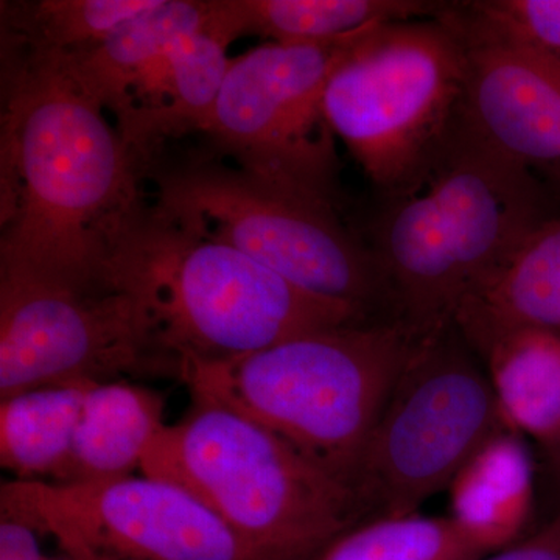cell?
<instances>
[{
  "label": "cell",
  "mask_w": 560,
  "mask_h": 560,
  "mask_svg": "<svg viewBox=\"0 0 560 560\" xmlns=\"http://www.w3.org/2000/svg\"><path fill=\"white\" fill-rule=\"evenodd\" d=\"M143 165L60 55L2 35L0 272L102 290Z\"/></svg>",
  "instance_id": "1"
},
{
  "label": "cell",
  "mask_w": 560,
  "mask_h": 560,
  "mask_svg": "<svg viewBox=\"0 0 560 560\" xmlns=\"http://www.w3.org/2000/svg\"><path fill=\"white\" fill-rule=\"evenodd\" d=\"M552 195L456 125L427 175L386 200L371 231L393 319L419 340L451 329L464 302L556 217Z\"/></svg>",
  "instance_id": "2"
},
{
  "label": "cell",
  "mask_w": 560,
  "mask_h": 560,
  "mask_svg": "<svg viewBox=\"0 0 560 560\" xmlns=\"http://www.w3.org/2000/svg\"><path fill=\"white\" fill-rule=\"evenodd\" d=\"M105 285L138 305L151 337L176 363L226 360L360 320L313 296L228 243L140 206L114 245Z\"/></svg>",
  "instance_id": "3"
},
{
  "label": "cell",
  "mask_w": 560,
  "mask_h": 560,
  "mask_svg": "<svg viewBox=\"0 0 560 560\" xmlns=\"http://www.w3.org/2000/svg\"><path fill=\"white\" fill-rule=\"evenodd\" d=\"M420 342L399 320H360L234 359H186L178 378L191 396L256 420L355 489L372 433Z\"/></svg>",
  "instance_id": "4"
},
{
  "label": "cell",
  "mask_w": 560,
  "mask_h": 560,
  "mask_svg": "<svg viewBox=\"0 0 560 560\" xmlns=\"http://www.w3.org/2000/svg\"><path fill=\"white\" fill-rule=\"evenodd\" d=\"M200 500L254 560H312L368 521L359 492L256 420L191 396L142 464Z\"/></svg>",
  "instance_id": "5"
},
{
  "label": "cell",
  "mask_w": 560,
  "mask_h": 560,
  "mask_svg": "<svg viewBox=\"0 0 560 560\" xmlns=\"http://www.w3.org/2000/svg\"><path fill=\"white\" fill-rule=\"evenodd\" d=\"M442 11L364 32L327 83L331 131L385 200L419 184L458 125L466 44Z\"/></svg>",
  "instance_id": "6"
},
{
  "label": "cell",
  "mask_w": 560,
  "mask_h": 560,
  "mask_svg": "<svg viewBox=\"0 0 560 560\" xmlns=\"http://www.w3.org/2000/svg\"><path fill=\"white\" fill-rule=\"evenodd\" d=\"M154 202L183 226L234 246L313 296L371 319H393L370 245L337 210L275 189L237 167L198 158L153 173Z\"/></svg>",
  "instance_id": "7"
},
{
  "label": "cell",
  "mask_w": 560,
  "mask_h": 560,
  "mask_svg": "<svg viewBox=\"0 0 560 560\" xmlns=\"http://www.w3.org/2000/svg\"><path fill=\"white\" fill-rule=\"evenodd\" d=\"M475 355L455 326L420 342L357 475L368 521L419 514L493 434L510 430Z\"/></svg>",
  "instance_id": "8"
},
{
  "label": "cell",
  "mask_w": 560,
  "mask_h": 560,
  "mask_svg": "<svg viewBox=\"0 0 560 560\" xmlns=\"http://www.w3.org/2000/svg\"><path fill=\"white\" fill-rule=\"evenodd\" d=\"M366 31L323 43H265L231 60L201 131L215 153L275 189L337 210L340 161L324 94Z\"/></svg>",
  "instance_id": "9"
},
{
  "label": "cell",
  "mask_w": 560,
  "mask_h": 560,
  "mask_svg": "<svg viewBox=\"0 0 560 560\" xmlns=\"http://www.w3.org/2000/svg\"><path fill=\"white\" fill-rule=\"evenodd\" d=\"M0 512L77 560H254L200 500L143 474L80 485L3 481Z\"/></svg>",
  "instance_id": "10"
},
{
  "label": "cell",
  "mask_w": 560,
  "mask_h": 560,
  "mask_svg": "<svg viewBox=\"0 0 560 560\" xmlns=\"http://www.w3.org/2000/svg\"><path fill=\"white\" fill-rule=\"evenodd\" d=\"M147 372L179 375L127 294L0 272V400L43 386Z\"/></svg>",
  "instance_id": "11"
},
{
  "label": "cell",
  "mask_w": 560,
  "mask_h": 560,
  "mask_svg": "<svg viewBox=\"0 0 560 560\" xmlns=\"http://www.w3.org/2000/svg\"><path fill=\"white\" fill-rule=\"evenodd\" d=\"M459 35L467 51L459 130L560 197V77L518 51Z\"/></svg>",
  "instance_id": "12"
},
{
  "label": "cell",
  "mask_w": 560,
  "mask_h": 560,
  "mask_svg": "<svg viewBox=\"0 0 560 560\" xmlns=\"http://www.w3.org/2000/svg\"><path fill=\"white\" fill-rule=\"evenodd\" d=\"M235 40L223 0L205 27L183 33L140 66L110 110L125 143L140 164L165 139L202 131L230 69Z\"/></svg>",
  "instance_id": "13"
},
{
  "label": "cell",
  "mask_w": 560,
  "mask_h": 560,
  "mask_svg": "<svg viewBox=\"0 0 560 560\" xmlns=\"http://www.w3.org/2000/svg\"><path fill=\"white\" fill-rule=\"evenodd\" d=\"M453 326L475 353L515 329L560 334V215L541 223L504 267L464 302Z\"/></svg>",
  "instance_id": "14"
},
{
  "label": "cell",
  "mask_w": 560,
  "mask_h": 560,
  "mask_svg": "<svg viewBox=\"0 0 560 560\" xmlns=\"http://www.w3.org/2000/svg\"><path fill=\"white\" fill-rule=\"evenodd\" d=\"M165 400L132 383H97L88 390L72 451L57 485L113 480L142 470L164 427Z\"/></svg>",
  "instance_id": "15"
},
{
  "label": "cell",
  "mask_w": 560,
  "mask_h": 560,
  "mask_svg": "<svg viewBox=\"0 0 560 560\" xmlns=\"http://www.w3.org/2000/svg\"><path fill=\"white\" fill-rule=\"evenodd\" d=\"M452 517L493 551L515 544L534 504V464L522 434H493L448 486Z\"/></svg>",
  "instance_id": "16"
},
{
  "label": "cell",
  "mask_w": 560,
  "mask_h": 560,
  "mask_svg": "<svg viewBox=\"0 0 560 560\" xmlns=\"http://www.w3.org/2000/svg\"><path fill=\"white\" fill-rule=\"evenodd\" d=\"M508 429L551 448L560 441V334L525 327L477 353Z\"/></svg>",
  "instance_id": "17"
},
{
  "label": "cell",
  "mask_w": 560,
  "mask_h": 560,
  "mask_svg": "<svg viewBox=\"0 0 560 560\" xmlns=\"http://www.w3.org/2000/svg\"><path fill=\"white\" fill-rule=\"evenodd\" d=\"M235 38L307 44L389 22L438 16L447 2L427 0H223Z\"/></svg>",
  "instance_id": "18"
},
{
  "label": "cell",
  "mask_w": 560,
  "mask_h": 560,
  "mask_svg": "<svg viewBox=\"0 0 560 560\" xmlns=\"http://www.w3.org/2000/svg\"><path fill=\"white\" fill-rule=\"evenodd\" d=\"M69 383L24 390L0 400V464L18 481H54L75 440L88 390Z\"/></svg>",
  "instance_id": "19"
},
{
  "label": "cell",
  "mask_w": 560,
  "mask_h": 560,
  "mask_svg": "<svg viewBox=\"0 0 560 560\" xmlns=\"http://www.w3.org/2000/svg\"><path fill=\"white\" fill-rule=\"evenodd\" d=\"M213 14L215 0H158L92 49L60 57L81 90L110 113L143 62L183 33L208 25Z\"/></svg>",
  "instance_id": "20"
},
{
  "label": "cell",
  "mask_w": 560,
  "mask_h": 560,
  "mask_svg": "<svg viewBox=\"0 0 560 560\" xmlns=\"http://www.w3.org/2000/svg\"><path fill=\"white\" fill-rule=\"evenodd\" d=\"M158 0H38L2 2V35L40 54L90 50L153 9Z\"/></svg>",
  "instance_id": "21"
},
{
  "label": "cell",
  "mask_w": 560,
  "mask_h": 560,
  "mask_svg": "<svg viewBox=\"0 0 560 560\" xmlns=\"http://www.w3.org/2000/svg\"><path fill=\"white\" fill-rule=\"evenodd\" d=\"M492 552L452 515L412 514L360 523L312 560H480Z\"/></svg>",
  "instance_id": "22"
},
{
  "label": "cell",
  "mask_w": 560,
  "mask_h": 560,
  "mask_svg": "<svg viewBox=\"0 0 560 560\" xmlns=\"http://www.w3.org/2000/svg\"><path fill=\"white\" fill-rule=\"evenodd\" d=\"M442 14L463 35L518 51L560 77V0L448 2Z\"/></svg>",
  "instance_id": "23"
},
{
  "label": "cell",
  "mask_w": 560,
  "mask_h": 560,
  "mask_svg": "<svg viewBox=\"0 0 560 560\" xmlns=\"http://www.w3.org/2000/svg\"><path fill=\"white\" fill-rule=\"evenodd\" d=\"M39 533L16 515L0 512V560H77L51 558L40 548Z\"/></svg>",
  "instance_id": "24"
},
{
  "label": "cell",
  "mask_w": 560,
  "mask_h": 560,
  "mask_svg": "<svg viewBox=\"0 0 560 560\" xmlns=\"http://www.w3.org/2000/svg\"><path fill=\"white\" fill-rule=\"evenodd\" d=\"M480 560H560V512L528 539L517 540Z\"/></svg>",
  "instance_id": "25"
},
{
  "label": "cell",
  "mask_w": 560,
  "mask_h": 560,
  "mask_svg": "<svg viewBox=\"0 0 560 560\" xmlns=\"http://www.w3.org/2000/svg\"><path fill=\"white\" fill-rule=\"evenodd\" d=\"M552 455V464H555L556 475H558L560 481V442L555 447L548 448Z\"/></svg>",
  "instance_id": "26"
}]
</instances>
